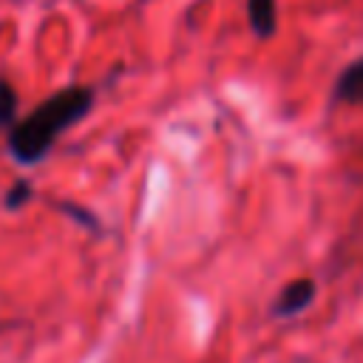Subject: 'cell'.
<instances>
[{
	"label": "cell",
	"mask_w": 363,
	"mask_h": 363,
	"mask_svg": "<svg viewBox=\"0 0 363 363\" xmlns=\"http://www.w3.org/2000/svg\"><path fill=\"white\" fill-rule=\"evenodd\" d=\"M34 196V187H31V182H26V179H20V182H14L11 187H9V193H6V207L9 210H20L28 199Z\"/></svg>",
	"instance_id": "cell-6"
},
{
	"label": "cell",
	"mask_w": 363,
	"mask_h": 363,
	"mask_svg": "<svg viewBox=\"0 0 363 363\" xmlns=\"http://www.w3.org/2000/svg\"><path fill=\"white\" fill-rule=\"evenodd\" d=\"M17 122V91L11 82L0 79V128H11Z\"/></svg>",
	"instance_id": "cell-5"
},
{
	"label": "cell",
	"mask_w": 363,
	"mask_h": 363,
	"mask_svg": "<svg viewBox=\"0 0 363 363\" xmlns=\"http://www.w3.org/2000/svg\"><path fill=\"white\" fill-rule=\"evenodd\" d=\"M94 102L96 94L88 85H68L45 96L31 113H26L9 128L11 159L20 164H40L51 153L57 139L91 113Z\"/></svg>",
	"instance_id": "cell-1"
},
{
	"label": "cell",
	"mask_w": 363,
	"mask_h": 363,
	"mask_svg": "<svg viewBox=\"0 0 363 363\" xmlns=\"http://www.w3.org/2000/svg\"><path fill=\"white\" fill-rule=\"evenodd\" d=\"M247 17L255 37L269 40L278 28V9L275 0H247Z\"/></svg>",
	"instance_id": "cell-4"
},
{
	"label": "cell",
	"mask_w": 363,
	"mask_h": 363,
	"mask_svg": "<svg viewBox=\"0 0 363 363\" xmlns=\"http://www.w3.org/2000/svg\"><path fill=\"white\" fill-rule=\"evenodd\" d=\"M315 292H318V286H315L312 278H295V281H289V284L275 295V301H272V315H275V318H295V315H301V312L315 301Z\"/></svg>",
	"instance_id": "cell-2"
},
{
	"label": "cell",
	"mask_w": 363,
	"mask_h": 363,
	"mask_svg": "<svg viewBox=\"0 0 363 363\" xmlns=\"http://www.w3.org/2000/svg\"><path fill=\"white\" fill-rule=\"evenodd\" d=\"M332 99L335 102H346V105H363V57L349 62L332 88Z\"/></svg>",
	"instance_id": "cell-3"
}]
</instances>
